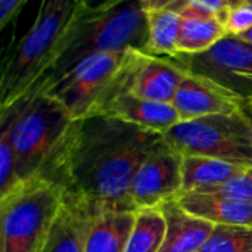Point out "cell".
I'll return each instance as SVG.
<instances>
[{
  "instance_id": "obj_1",
  "label": "cell",
  "mask_w": 252,
  "mask_h": 252,
  "mask_svg": "<svg viewBox=\"0 0 252 252\" xmlns=\"http://www.w3.org/2000/svg\"><path fill=\"white\" fill-rule=\"evenodd\" d=\"M161 139V133L106 115L77 120L49 179L94 205L136 210L128 198L131 180Z\"/></svg>"
},
{
  "instance_id": "obj_2",
  "label": "cell",
  "mask_w": 252,
  "mask_h": 252,
  "mask_svg": "<svg viewBox=\"0 0 252 252\" xmlns=\"http://www.w3.org/2000/svg\"><path fill=\"white\" fill-rule=\"evenodd\" d=\"M0 118L12 127L21 183L49 179L74 120L62 102L47 92V81L41 80L21 99L1 108Z\"/></svg>"
},
{
  "instance_id": "obj_3",
  "label": "cell",
  "mask_w": 252,
  "mask_h": 252,
  "mask_svg": "<svg viewBox=\"0 0 252 252\" xmlns=\"http://www.w3.org/2000/svg\"><path fill=\"white\" fill-rule=\"evenodd\" d=\"M148 19L142 0H126L108 10H92L81 0L65 35L61 56L44 78L49 87L83 59L108 52L143 50Z\"/></svg>"
},
{
  "instance_id": "obj_4",
  "label": "cell",
  "mask_w": 252,
  "mask_h": 252,
  "mask_svg": "<svg viewBox=\"0 0 252 252\" xmlns=\"http://www.w3.org/2000/svg\"><path fill=\"white\" fill-rule=\"evenodd\" d=\"M80 0H43L32 27L6 61L1 74V108L27 94L46 78L61 49Z\"/></svg>"
},
{
  "instance_id": "obj_5",
  "label": "cell",
  "mask_w": 252,
  "mask_h": 252,
  "mask_svg": "<svg viewBox=\"0 0 252 252\" xmlns=\"http://www.w3.org/2000/svg\"><path fill=\"white\" fill-rule=\"evenodd\" d=\"M65 188L50 179L22 183L0 199V252H49Z\"/></svg>"
},
{
  "instance_id": "obj_6",
  "label": "cell",
  "mask_w": 252,
  "mask_h": 252,
  "mask_svg": "<svg viewBox=\"0 0 252 252\" xmlns=\"http://www.w3.org/2000/svg\"><path fill=\"white\" fill-rule=\"evenodd\" d=\"M162 136L183 157H210L252 167V121L244 108L180 121Z\"/></svg>"
},
{
  "instance_id": "obj_7",
  "label": "cell",
  "mask_w": 252,
  "mask_h": 252,
  "mask_svg": "<svg viewBox=\"0 0 252 252\" xmlns=\"http://www.w3.org/2000/svg\"><path fill=\"white\" fill-rule=\"evenodd\" d=\"M128 52L130 49L92 55L55 81L47 92L62 102L74 121L92 117L106 99L121 90Z\"/></svg>"
},
{
  "instance_id": "obj_8",
  "label": "cell",
  "mask_w": 252,
  "mask_h": 252,
  "mask_svg": "<svg viewBox=\"0 0 252 252\" xmlns=\"http://www.w3.org/2000/svg\"><path fill=\"white\" fill-rule=\"evenodd\" d=\"M174 59L188 71L211 78L245 100L252 99L251 41L227 34L204 53H179Z\"/></svg>"
},
{
  "instance_id": "obj_9",
  "label": "cell",
  "mask_w": 252,
  "mask_h": 252,
  "mask_svg": "<svg viewBox=\"0 0 252 252\" xmlns=\"http://www.w3.org/2000/svg\"><path fill=\"white\" fill-rule=\"evenodd\" d=\"M183 155L162 139L137 168L128 190L136 210L161 207L183 192Z\"/></svg>"
},
{
  "instance_id": "obj_10",
  "label": "cell",
  "mask_w": 252,
  "mask_h": 252,
  "mask_svg": "<svg viewBox=\"0 0 252 252\" xmlns=\"http://www.w3.org/2000/svg\"><path fill=\"white\" fill-rule=\"evenodd\" d=\"M186 72L188 69L174 58L154 56L139 49H130L121 90L143 99L171 103Z\"/></svg>"
},
{
  "instance_id": "obj_11",
  "label": "cell",
  "mask_w": 252,
  "mask_h": 252,
  "mask_svg": "<svg viewBox=\"0 0 252 252\" xmlns=\"http://www.w3.org/2000/svg\"><path fill=\"white\" fill-rule=\"evenodd\" d=\"M171 103L180 120L189 121L208 115L238 112L244 108L245 99L208 77L188 71Z\"/></svg>"
},
{
  "instance_id": "obj_12",
  "label": "cell",
  "mask_w": 252,
  "mask_h": 252,
  "mask_svg": "<svg viewBox=\"0 0 252 252\" xmlns=\"http://www.w3.org/2000/svg\"><path fill=\"white\" fill-rule=\"evenodd\" d=\"M94 115L118 118L161 134L182 121L173 103L143 99L126 90H118L106 99Z\"/></svg>"
},
{
  "instance_id": "obj_13",
  "label": "cell",
  "mask_w": 252,
  "mask_h": 252,
  "mask_svg": "<svg viewBox=\"0 0 252 252\" xmlns=\"http://www.w3.org/2000/svg\"><path fill=\"white\" fill-rule=\"evenodd\" d=\"M159 208L167 226L159 252H198L214 230L216 224L185 210L177 198L165 201Z\"/></svg>"
},
{
  "instance_id": "obj_14",
  "label": "cell",
  "mask_w": 252,
  "mask_h": 252,
  "mask_svg": "<svg viewBox=\"0 0 252 252\" xmlns=\"http://www.w3.org/2000/svg\"><path fill=\"white\" fill-rule=\"evenodd\" d=\"M94 204L65 189L49 252H86Z\"/></svg>"
},
{
  "instance_id": "obj_15",
  "label": "cell",
  "mask_w": 252,
  "mask_h": 252,
  "mask_svg": "<svg viewBox=\"0 0 252 252\" xmlns=\"http://www.w3.org/2000/svg\"><path fill=\"white\" fill-rule=\"evenodd\" d=\"M137 210L94 205L86 252H126Z\"/></svg>"
},
{
  "instance_id": "obj_16",
  "label": "cell",
  "mask_w": 252,
  "mask_h": 252,
  "mask_svg": "<svg viewBox=\"0 0 252 252\" xmlns=\"http://www.w3.org/2000/svg\"><path fill=\"white\" fill-rule=\"evenodd\" d=\"M177 201L185 210L213 224L252 227V202L250 201L207 192H182Z\"/></svg>"
},
{
  "instance_id": "obj_17",
  "label": "cell",
  "mask_w": 252,
  "mask_h": 252,
  "mask_svg": "<svg viewBox=\"0 0 252 252\" xmlns=\"http://www.w3.org/2000/svg\"><path fill=\"white\" fill-rule=\"evenodd\" d=\"M247 168L250 167L219 158L185 155L182 164L183 192H195L220 186Z\"/></svg>"
},
{
  "instance_id": "obj_18",
  "label": "cell",
  "mask_w": 252,
  "mask_h": 252,
  "mask_svg": "<svg viewBox=\"0 0 252 252\" xmlns=\"http://www.w3.org/2000/svg\"><path fill=\"white\" fill-rule=\"evenodd\" d=\"M182 18L177 41V52L182 55L204 53L227 35L224 24L216 16L188 13L182 15Z\"/></svg>"
},
{
  "instance_id": "obj_19",
  "label": "cell",
  "mask_w": 252,
  "mask_h": 252,
  "mask_svg": "<svg viewBox=\"0 0 252 252\" xmlns=\"http://www.w3.org/2000/svg\"><path fill=\"white\" fill-rule=\"evenodd\" d=\"M148 19V41L145 53L174 58L179 55L177 41L182 27V15L170 9H145Z\"/></svg>"
},
{
  "instance_id": "obj_20",
  "label": "cell",
  "mask_w": 252,
  "mask_h": 252,
  "mask_svg": "<svg viewBox=\"0 0 252 252\" xmlns=\"http://www.w3.org/2000/svg\"><path fill=\"white\" fill-rule=\"evenodd\" d=\"M165 232V219L159 207L137 210L126 252H159Z\"/></svg>"
},
{
  "instance_id": "obj_21",
  "label": "cell",
  "mask_w": 252,
  "mask_h": 252,
  "mask_svg": "<svg viewBox=\"0 0 252 252\" xmlns=\"http://www.w3.org/2000/svg\"><path fill=\"white\" fill-rule=\"evenodd\" d=\"M252 227L216 224L205 245L198 252H251Z\"/></svg>"
},
{
  "instance_id": "obj_22",
  "label": "cell",
  "mask_w": 252,
  "mask_h": 252,
  "mask_svg": "<svg viewBox=\"0 0 252 252\" xmlns=\"http://www.w3.org/2000/svg\"><path fill=\"white\" fill-rule=\"evenodd\" d=\"M16 171V154L12 143V127L0 118V199L21 186Z\"/></svg>"
},
{
  "instance_id": "obj_23",
  "label": "cell",
  "mask_w": 252,
  "mask_h": 252,
  "mask_svg": "<svg viewBox=\"0 0 252 252\" xmlns=\"http://www.w3.org/2000/svg\"><path fill=\"white\" fill-rule=\"evenodd\" d=\"M145 9H170L180 15L202 13L224 21L230 7L227 0H142Z\"/></svg>"
},
{
  "instance_id": "obj_24",
  "label": "cell",
  "mask_w": 252,
  "mask_h": 252,
  "mask_svg": "<svg viewBox=\"0 0 252 252\" xmlns=\"http://www.w3.org/2000/svg\"><path fill=\"white\" fill-rule=\"evenodd\" d=\"M195 192L219 193V195H226V196H232L236 199L252 202V167L241 171L239 174L233 176L230 180H227L226 183L220 186L195 190Z\"/></svg>"
},
{
  "instance_id": "obj_25",
  "label": "cell",
  "mask_w": 252,
  "mask_h": 252,
  "mask_svg": "<svg viewBox=\"0 0 252 252\" xmlns=\"http://www.w3.org/2000/svg\"><path fill=\"white\" fill-rule=\"evenodd\" d=\"M227 34L242 35L252 30V3H241L238 6H230L224 21H223Z\"/></svg>"
},
{
  "instance_id": "obj_26",
  "label": "cell",
  "mask_w": 252,
  "mask_h": 252,
  "mask_svg": "<svg viewBox=\"0 0 252 252\" xmlns=\"http://www.w3.org/2000/svg\"><path fill=\"white\" fill-rule=\"evenodd\" d=\"M28 0H0V27L4 28Z\"/></svg>"
},
{
  "instance_id": "obj_27",
  "label": "cell",
  "mask_w": 252,
  "mask_h": 252,
  "mask_svg": "<svg viewBox=\"0 0 252 252\" xmlns=\"http://www.w3.org/2000/svg\"><path fill=\"white\" fill-rule=\"evenodd\" d=\"M89 9L92 10H108L111 7H115L126 0H81Z\"/></svg>"
},
{
  "instance_id": "obj_28",
  "label": "cell",
  "mask_w": 252,
  "mask_h": 252,
  "mask_svg": "<svg viewBox=\"0 0 252 252\" xmlns=\"http://www.w3.org/2000/svg\"><path fill=\"white\" fill-rule=\"evenodd\" d=\"M244 111L248 114V117L251 118V121H252V99H250V100H245V103H244Z\"/></svg>"
},
{
  "instance_id": "obj_29",
  "label": "cell",
  "mask_w": 252,
  "mask_h": 252,
  "mask_svg": "<svg viewBox=\"0 0 252 252\" xmlns=\"http://www.w3.org/2000/svg\"><path fill=\"white\" fill-rule=\"evenodd\" d=\"M239 38H244V40L251 41L252 43V30H250L248 32H245V34H242V35H239Z\"/></svg>"
},
{
  "instance_id": "obj_30",
  "label": "cell",
  "mask_w": 252,
  "mask_h": 252,
  "mask_svg": "<svg viewBox=\"0 0 252 252\" xmlns=\"http://www.w3.org/2000/svg\"><path fill=\"white\" fill-rule=\"evenodd\" d=\"M245 1H248V3H252V0H245Z\"/></svg>"
},
{
  "instance_id": "obj_31",
  "label": "cell",
  "mask_w": 252,
  "mask_h": 252,
  "mask_svg": "<svg viewBox=\"0 0 252 252\" xmlns=\"http://www.w3.org/2000/svg\"><path fill=\"white\" fill-rule=\"evenodd\" d=\"M251 252H252V251H251Z\"/></svg>"
}]
</instances>
